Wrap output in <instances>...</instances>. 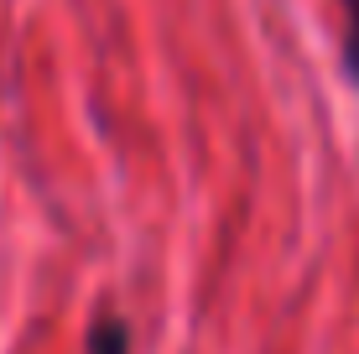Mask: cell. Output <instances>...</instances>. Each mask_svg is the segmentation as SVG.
<instances>
[{
  "mask_svg": "<svg viewBox=\"0 0 359 354\" xmlns=\"http://www.w3.org/2000/svg\"><path fill=\"white\" fill-rule=\"evenodd\" d=\"M339 57H344V73L359 83V0H344V47H339Z\"/></svg>",
  "mask_w": 359,
  "mask_h": 354,
  "instance_id": "6da1fadb",
  "label": "cell"
},
{
  "mask_svg": "<svg viewBox=\"0 0 359 354\" xmlns=\"http://www.w3.org/2000/svg\"><path fill=\"white\" fill-rule=\"evenodd\" d=\"M89 354H130V328L120 318H104L89 334Z\"/></svg>",
  "mask_w": 359,
  "mask_h": 354,
  "instance_id": "7a4b0ae2",
  "label": "cell"
}]
</instances>
